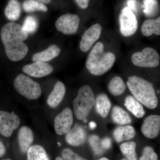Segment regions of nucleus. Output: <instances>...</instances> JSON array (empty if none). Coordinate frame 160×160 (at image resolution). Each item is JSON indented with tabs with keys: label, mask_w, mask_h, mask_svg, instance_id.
Wrapping results in <instances>:
<instances>
[{
	"label": "nucleus",
	"mask_w": 160,
	"mask_h": 160,
	"mask_svg": "<svg viewBox=\"0 0 160 160\" xmlns=\"http://www.w3.org/2000/svg\"><path fill=\"white\" fill-rule=\"evenodd\" d=\"M102 27L99 24H95L87 29L82 36L80 48L83 52L89 51L101 36Z\"/></svg>",
	"instance_id": "obj_12"
},
{
	"label": "nucleus",
	"mask_w": 160,
	"mask_h": 160,
	"mask_svg": "<svg viewBox=\"0 0 160 160\" xmlns=\"http://www.w3.org/2000/svg\"><path fill=\"white\" fill-rule=\"evenodd\" d=\"M127 160L126 159L124 158V159H121V160Z\"/></svg>",
	"instance_id": "obj_40"
},
{
	"label": "nucleus",
	"mask_w": 160,
	"mask_h": 160,
	"mask_svg": "<svg viewBox=\"0 0 160 160\" xmlns=\"http://www.w3.org/2000/svg\"><path fill=\"white\" fill-rule=\"evenodd\" d=\"M101 141L99 137L96 135H92L89 138V145L94 152V156L96 157L102 156L105 151L101 146Z\"/></svg>",
	"instance_id": "obj_28"
},
{
	"label": "nucleus",
	"mask_w": 160,
	"mask_h": 160,
	"mask_svg": "<svg viewBox=\"0 0 160 160\" xmlns=\"http://www.w3.org/2000/svg\"><path fill=\"white\" fill-rule=\"evenodd\" d=\"M139 160H158V155L152 147L146 146L143 149L142 154Z\"/></svg>",
	"instance_id": "obj_30"
},
{
	"label": "nucleus",
	"mask_w": 160,
	"mask_h": 160,
	"mask_svg": "<svg viewBox=\"0 0 160 160\" xmlns=\"http://www.w3.org/2000/svg\"><path fill=\"white\" fill-rule=\"evenodd\" d=\"M6 153V148L3 143L0 141V158L2 157Z\"/></svg>",
	"instance_id": "obj_35"
},
{
	"label": "nucleus",
	"mask_w": 160,
	"mask_h": 160,
	"mask_svg": "<svg viewBox=\"0 0 160 160\" xmlns=\"http://www.w3.org/2000/svg\"><path fill=\"white\" fill-rule=\"evenodd\" d=\"M96 112L102 118H106L111 108V103L109 98L105 93H101L97 97L95 102Z\"/></svg>",
	"instance_id": "obj_19"
},
{
	"label": "nucleus",
	"mask_w": 160,
	"mask_h": 160,
	"mask_svg": "<svg viewBox=\"0 0 160 160\" xmlns=\"http://www.w3.org/2000/svg\"><path fill=\"white\" fill-rule=\"evenodd\" d=\"M120 150L127 160H137L136 143L133 141L125 142L120 145Z\"/></svg>",
	"instance_id": "obj_26"
},
{
	"label": "nucleus",
	"mask_w": 160,
	"mask_h": 160,
	"mask_svg": "<svg viewBox=\"0 0 160 160\" xmlns=\"http://www.w3.org/2000/svg\"><path fill=\"white\" fill-rule=\"evenodd\" d=\"M27 160H49L48 154L40 145L31 146L27 152Z\"/></svg>",
	"instance_id": "obj_25"
},
{
	"label": "nucleus",
	"mask_w": 160,
	"mask_h": 160,
	"mask_svg": "<svg viewBox=\"0 0 160 160\" xmlns=\"http://www.w3.org/2000/svg\"><path fill=\"white\" fill-rule=\"evenodd\" d=\"M120 29L124 37L133 35L136 32L138 22L135 15L128 7L122 9L119 16Z\"/></svg>",
	"instance_id": "obj_7"
},
{
	"label": "nucleus",
	"mask_w": 160,
	"mask_h": 160,
	"mask_svg": "<svg viewBox=\"0 0 160 160\" xmlns=\"http://www.w3.org/2000/svg\"><path fill=\"white\" fill-rule=\"evenodd\" d=\"M101 146L105 151L110 149L112 146V140L109 137H106L101 140Z\"/></svg>",
	"instance_id": "obj_32"
},
{
	"label": "nucleus",
	"mask_w": 160,
	"mask_h": 160,
	"mask_svg": "<svg viewBox=\"0 0 160 160\" xmlns=\"http://www.w3.org/2000/svg\"><path fill=\"white\" fill-rule=\"evenodd\" d=\"M20 4L18 0H9L5 9L6 18L13 22L18 19L21 15Z\"/></svg>",
	"instance_id": "obj_23"
},
{
	"label": "nucleus",
	"mask_w": 160,
	"mask_h": 160,
	"mask_svg": "<svg viewBox=\"0 0 160 160\" xmlns=\"http://www.w3.org/2000/svg\"><path fill=\"white\" fill-rule=\"evenodd\" d=\"M22 6L24 11L27 12L35 11L46 12L48 11V8L45 4L35 0H25L23 2Z\"/></svg>",
	"instance_id": "obj_27"
},
{
	"label": "nucleus",
	"mask_w": 160,
	"mask_h": 160,
	"mask_svg": "<svg viewBox=\"0 0 160 160\" xmlns=\"http://www.w3.org/2000/svg\"><path fill=\"white\" fill-rule=\"evenodd\" d=\"M61 49L56 45H52L47 49L37 52L32 56V60L35 62H46L57 57L61 53Z\"/></svg>",
	"instance_id": "obj_20"
},
{
	"label": "nucleus",
	"mask_w": 160,
	"mask_h": 160,
	"mask_svg": "<svg viewBox=\"0 0 160 160\" xmlns=\"http://www.w3.org/2000/svg\"><path fill=\"white\" fill-rule=\"evenodd\" d=\"M14 86L19 94L28 99H37L42 94L39 84L24 74H20L16 78Z\"/></svg>",
	"instance_id": "obj_5"
},
{
	"label": "nucleus",
	"mask_w": 160,
	"mask_h": 160,
	"mask_svg": "<svg viewBox=\"0 0 160 160\" xmlns=\"http://www.w3.org/2000/svg\"><path fill=\"white\" fill-rule=\"evenodd\" d=\"M80 18L77 15L66 14L61 16L55 23L58 31L66 35L74 34L78 29Z\"/></svg>",
	"instance_id": "obj_9"
},
{
	"label": "nucleus",
	"mask_w": 160,
	"mask_h": 160,
	"mask_svg": "<svg viewBox=\"0 0 160 160\" xmlns=\"http://www.w3.org/2000/svg\"><path fill=\"white\" fill-rule=\"evenodd\" d=\"M66 92V87L62 82H56L47 99L48 106L52 108L57 107L64 98Z\"/></svg>",
	"instance_id": "obj_15"
},
{
	"label": "nucleus",
	"mask_w": 160,
	"mask_h": 160,
	"mask_svg": "<svg viewBox=\"0 0 160 160\" xmlns=\"http://www.w3.org/2000/svg\"><path fill=\"white\" fill-rule=\"evenodd\" d=\"M38 27V22L36 18L29 16L25 18L22 28L28 34H32L37 31Z\"/></svg>",
	"instance_id": "obj_29"
},
{
	"label": "nucleus",
	"mask_w": 160,
	"mask_h": 160,
	"mask_svg": "<svg viewBox=\"0 0 160 160\" xmlns=\"http://www.w3.org/2000/svg\"><path fill=\"white\" fill-rule=\"evenodd\" d=\"M143 135L149 139H154L160 135V115L150 114L143 120L141 128Z\"/></svg>",
	"instance_id": "obj_10"
},
{
	"label": "nucleus",
	"mask_w": 160,
	"mask_h": 160,
	"mask_svg": "<svg viewBox=\"0 0 160 160\" xmlns=\"http://www.w3.org/2000/svg\"><path fill=\"white\" fill-rule=\"evenodd\" d=\"M73 116L71 109L66 108L58 114L54 119V129L59 135L66 134L71 129Z\"/></svg>",
	"instance_id": "obj_11"
},
{
	"label": "nucleus",
	"mask_w": 160,
	"mask_h": 160,
	"mask_svg": "<svg viewBox=\"0 0 160 160\" xmlns=\"http://www.w3.org/2000/svg\"><path fill=\"white\" fill-rule=\"evenodd\" d=\"M98 160H109V159L107 158L103 157L101 158V159H100Z\"/></svg>",
	"instance_id": "obj_38"
},
{
	"label": "nucleus",
	"mask_w": 160,
	"mask_h": 160,
	"mask_svg": "<svg viewBox=\"0 0 160 160\" xmlns=\"http://www.w3.org/2000/svg\"><path fill=\"white\" fill-rule=\"evenodd\" d=\"M87 138V133L83 127L76 124L66 134V140L68 144L72 146L83 145Z\"/></svg>",
	"instance_id": "obj_14"
},
{
	"label": "nucleus",
	"mask_w": 160,
	"mask_h": 160,
	"mask_svg": "<svg viewBox=\"0 0 160 160\" xmlns=\"http://www.w3.org/2000/svg\"><path fill=\"white\" fill-rule=\"evenodd\" d=\"M89 126L91 129H94L95 128H96L97 124L96 123L94 122H91L89 124Z\"/></svg>",
	"instance_id": "obj_36"
},
{
	"label": "nucleus",
	"mask_w": 160,
	"mask_h": 160,
	"mask_svg": "<svg viewBox=\"0 0 160 160\" xmlns=\"http://www.w3.org/2000/svg\"><path fill=\"white\" fill-rule=\"evenodd\" d=\"M95 102L94 93L91 87L88 85L82 86L73 102V112L78 119H86L94 106Z\"/></svg>",
	"instance_id": "obj_4"
},
{
	"label": "nucleus",
	"mask_w": 160,
	"mask_h": 160,
	"mask_svg": "<svg viewBox=\"0 0 160 160\" xmlns=\"http://www.w3.org/2000/svg\"><path fill=\"white\" fill-rule=\"evenodd\" d=\"M28 37V33L18 23L12 22L3 26L1 32V39L9 60L18 62L26 56L29 49L23 42Z\"/></svg>",
	"instance_id": "obj_1"
},
{
	"label": "nucleus",
	"mask_w": 160,
	"mask_h": 160,
	"mask_svg": "<svg viewBox=\"0 0 160 160\" xmlns=\"http://www.w3.org/2000/svg\"><path fill=\"white\" fill-rule=\"evenodd\" d=\"M20 125L19 118L14 112L0 111V133L3 136H11Z\"/></svg>",
	"instance_id": "obj_8"
},
{
	"label": "nucleus",
	"mask_w": 160,
	"mask_h": 160,
	"mask_svg": "<svg viewBox=\"0 0 160 160\" xmlns=\"http://www.w3.org/2000/svg\"><path fill=\"white\" fill-rule=\"evenodd\" d=\"M131 60L135 66L142 68H156L160 63L159 54L151 47H146L141 52H135L132 56Z\"/></svg>",
	"instance_id": "obj_6"
},
{
	"label": "nucleus",
	"mask_w": 160,
	"mask_h": 160,
	"mask_svg": "<svg viewBox=\"0 0 160 160\" xmlns=\"http://www.w3.org/2000/svg\"><path fill=\"white\" fill-rule=\"evenodd\" d=\"M55 160H64L61 157H58L56 158Z\"/></svg>",
	"instance_id": "obj_39"
},
{
	"label": "nucleus",
	"mask_w": 160,
	"mask_h": 160,
	"mask_svg": "<svg viewBox=\"0 0 160 160\" xmlns=\"http://www.w3.org/2000/svg\"><path fill=\"white\" fill-rule=\"evenodd\" d=\"M76 3L80 8L86 9L88 7L90 0H75Z\"/></svg>",
	"instance_id": "obj_33"
},
{
	"label": "nucleus",
	"mask_w": 160,
	"mask_h": 160,
	"mask_svg": "<svg viewBox=\"0 0 160 160\" xmlns=\"http://www.w3.org/2000/svg\"><path fill=\"white\" fill-rule=\"evenodd\" d=\"M128 7L132 10H135L136 9V2L135 0H128L127 2Z\"/></svg>",
	"instance_id": "obj_34"
},
{
	"label": "nucleus",
	"mask_w": 160,
	"mask_h": 160,
	"mask_svg": "<svg viewBox=\"0 0 160 160\" xmlns=\"http://www.w3.org/2000/svg\"><path fill=\"white\" fill-rule=\"evenodd\" d=\"M4 160H11L10 159H8Z\"/></svg>",
	"instance_id": "obj_41"
},
{
	"label": "nucleus",
	"mask_w": 160,
	"mask_h": 160,
	"mask_svg": "<svg viewBox=\"0 0 160 160\" xmlns=\"http://www.w3.org/2000/svg\"><path fill=\"white\" fill-rule=\"evenodd\" d=\"M111 118L113 122L119 126H126L131 124V117L127 111L122 107L116 106L112 108Z\"/></svg>",
	"instance_id": "obj_21"
},
{
	"label": "nucleus",
	"mask_w": 160,
	"mask_h": 160,
	"mask_svg": "<svg viewBox=\"0 0 160 160\" xmlns=\"http://www.w3.org/2000/svg\"><path fill=\"white\" fill-rule=\"evenodd\" d=\"M62 156L64 160H86L69 148L63 149Z\"/></svg>",
	"instance_id": "obj_31"
},
{
	"label": "nucleus",
	"mask_w": 160,
	"mask_h": 160,
	"mask_svg": "<svg viewBox=\"0 0 160 160\" xmlns=\"http://www.w3.org/2000/svg\"><path fill=\"white\" fill-rule=\"evenodd\" d=\"M141 31L144 36H151L152 34L160 35V16L156 19L145 20L142 25Z\"/></svg>",
	"instance_id": "obj_22"
},
{
	"label": "nucleus",
	"mask_w": 160,
	"mask_h": 160,
	"mask_svg": "<svg viewBox=\"0 0 160 160\" xmlns=\"http://www.w3.org/2000/svg\"><path fill=\"white\" fill-rule=\"evenodd\" d=\"M115 60V55L110 52H105L104 44L98 42L89 52L86 60V68L93 75H102L111 69Z\"/></svg>",
	"instance_id": "obj_3"
},
{
	"label": "nucleus",
	"mask_w": 160,
	"mask_h": 160,
	"mask_svg": "<svg viewBox=\"0 0 160 160\" xmlns=\"http://www.w3.org/2000/svg\"><path fill=\"white\" fill-rule=\"evenodd\" d=\"M127 87L133 97L143 106L150 110H155L159 106L160 100L153 84L148 80L137 76L128 78Z\"/></svg>",
	"instance_id": "obj_2"
},
{
	"label": "nucleus",
	"mask_w": 160,
	"mask_h": 160,
	"mask_svg": "<svg viewBox=\"0 0 160 160\" xmlns=\"http://www.w3.org/2000/svg\"><path fill=\"white\" fill-rule=\"evenodd\" d=\"M34 139L33 132L29 127H21L18 133V142L20 149L23 153H26L31 146Z\"/></svg>",
	"instance_id": "obj_16"
},
{
	"label": "nucleus",
	"mask_w": 160,
	"mask_h": 160,
	"mask_svg": "<svg viewBox=\"0 0 160 160\" xmlns=\"http://www.w3.org/2000/svg\"><path fill=\"white\" fill-rule=\"evenodd\" d=\"M22 70L32 77L42 78L51 73L53 68L48 63L36 62L24 66Z\"/></svg>",
	"instance_id": "obj_13"
},
{
	"label": "nucleus",
	"mask_w": 160,
	"mask_h": 160,
	"mask_svg": "<svg viewBox=\"0 0 160 160\" xmlns=\"http://www.w3.org/2000/svg\"><path fill=\"white\" fill-rule=\"evenodd\" d=\"M124 106L126 109L138 118L145 116L146 111L142 105L133 96H127L124 101Z\"/></svg>",
	"instance_id": "obj_18"
},
{
	"label": "nucleus",
	"mask_w": 160,
	"mask_h": 160,
	"mask_svg": "<svg viewBox=\"0 0 160 160\" xmlns=\"http://www.w3.org/2000/svg\"><path fill=\"white\" fill-rule=\"evenodd\" d=\"M126 88V85L124 81L119 76L112 78L108 84L109 92L114 96H118L122 94L125 92Z\"/></svg>",
	"instance_id": "obj_24"
},
{
	"label": "nucleus",
	"mask_w": 160,
	"mask_h": 160,
	"mask_svg": "<svg viewBox=\"0 0 160 160\" xmlns=\"http://www.w3.org/2000/svg\"><path fill=\"white\" fill-rule=\"evenodd\" d=\"M35 1H38L44 4H49L51 2V0H35Z\"/></svg>",
	"instance_id": "obj_37"
},
{
	"label": "nucleus",
	"mask_w": 160,
	"mask_h": 160,
	"mask_svg": "<svg viewBox=\"0 0 160 160\" xmlns=\"http://www.w3.org/2000/svg\"><path fill=\"white\" fill-rule=\"evenodd\" d=\"M112 135L118 143L132 139L136 135L134 127L130 125L118 126L113 130Z\"/></svg>",
	"instance_id": "obj_17"
}]
</instances>
